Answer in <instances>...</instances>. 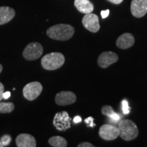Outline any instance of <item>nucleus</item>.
<instances>
[{
	"label": "nucleus",
	"instance_id": "nucleus-1",
	"mask_svg": "<svg viewBox=\"0 0 147 147\" xmlns=\"http://www.w3.org/2000/svg\"><path fill=\"white\" fill-rule=\"evenodd\" d=\"M74 31V28L68 24H57L48 29L47 34L53 40L66 41L72 38Z\"/></svg>",
	"mask_w": 147,
	"mask_h": 147
},
{
	"label": "nucleus",
	"instance_id": "nucleus-2",
	"mask_svg": "<svg viewBox=\"0 0 147 147\" xmlns=\"http://www.w3.org/2000/svg\"><path fill=\"white\" fill-rule=\"evenodd\" d=\"M119 136L121 139L125 141H131L136 139L139 134L138 128L134 121L129 119H123L119 123Z\"/></svg>",
	"mask_w": 147,
	"mask_h": 147
},
{
	"label": "nucleus",
	"instance_id": "nucleus-3",
	"mask_svg": "<svg viewBox=\"0 0 147 147\" xmlns=\"http://www.w3.org/2000/svg\"><path fill=\"white\" fill-rule=\"evenodd\" d=\"M65 63V57L61 53L54 52L45 55L42 58L41 65L47 70H55Z\"/></svg>",
	"mask_w": 147,
	"mask_h": 147
},
{
	"label": "nucleus",
	"instance_id": "nucleus-4",
	"mask_svg": "<svg viewBox=\"0 0 147 147\" xmlns=\"http://www.w3.org/2000/svg\"><path fill=\"white\" fill-rule=\"evenodd\" d=\"M44 52L43 47L39 42L29 43L23 50V56L27 61H34L39 59Z\"/></svg>",
	"mask_w": 147,
	"mask_h": 147
},
{
	"label": "nucleus",
	"instance_id": "nucleus-5",
	"mask_svg": "<svg viewBox=\"0 0 147 147\" xmlns=\"http://www.w3.org/2000/svg\"><path fill=\"white\" fill-rule=\"evenodd\" d=\"M43 87L39 82H32L27 84L23 89V94L25 99L29 101L36 100L41 94Z\"/></svg>",
	"mask_w": 147,
	"mask_h": 147
},
{
	"label": "nucleus",
	"instance_id": "nucleus-6",
	"mask_svg": "<svg viewBox=\"0 0 147 147\" xmlns=\"http://www.w3.org/2000/svg\"><path fill=\"white\" fill-rule=\"evenodd\" d=\"M82 23L84 28L92 33H97L100 29L98 16L92 12L85 14L82 19Z\"/></svg>",
	"mask_w": 147,
	"mask_h": 147
},
{
	"label": "nucleus",
	"instance_id": "nucleus-7",
	"mask_svg": "<svg viewBox=\"0 0 147 147\" xmlns=\"http://www.w3.org/2000/svg\"><path fill=\"white\" fill-rule=\"evenodd\" d=\"M99 135L105 140H114L119 136V128L110 124H104L100 127Z\"/></svg>",
	"mask_w": 147,
	"mask_h": 147
},
{
	"label": "nucleus",
	"instance_id": "nucleus-8",
	"mask_svg": "<svg viewBox=\"0 0 147 147\" xmlns=\"http://www.w3.org/2000/svg\"><path fill=\"white\" fill-rule=\"evenodd\" d=\"M119 59L117 54L112 51L103 52L97 59V64L102 68H107L110 65L116 63Z\"/></svg>",
	"mask_w": 147,
	"mask_h": 147
},
{
	"label": "nucleus",
	"instance_id": "nucleus-9",
	"mask_svg": "<svg viewBox=\"0 0 147 147\" xmlns=\"http://www.w3.org/2000/svg\"><path fill=\"white\" fill-rule=\"evenodd\" d=\"M130 9L134 17H143L147 13V0H132Z\"/></svg>",
	"mask_w": 147,
	"mask_h": 147
},
{
	"label": "nucleus",
	"instance_id": "nucleus-10",
	"mask_svg": "<svg viewBox=\"0 0 147 147\" xmlns=\"http://www.w3.org/2000/svg\"><path fill=\"white\" fill-rule=\"evenodd\" d=\"M76 101V95L71 91H61L55 96V102L59 106L72 104Z\"/></svg>",
	"mask_w": 147,
	"mask_h": 147
},
{
	"label": "nucleus",
	"instance_id": "nucleus-11",
	"mask_svg": "<svg viewBox=\"0 0 147 147\" xmlns=\"http://www.w3.org/2000/svg\"><path fill=\"white\" fill-rule=\"evenodd\" d=\"M16 144L18 147H36V140L32 135L21 134L16 137Z\"/></svg>",
	"mask_w": 147,
	"mask_h": 147
},
{
	"label": "nucleus",
	"instance_id": "nucleus-12",
	"mask_svg": "<svg viewBox=\"0 0 147 147\" xmlns=\"http://www.w3.org/2000/svg\"><path fill=\"white\" fill-rule=\"evenodd\" d=\"M135 43V38L129 33H125L118 38L116 42L117 47L120 49H127L131 47Z\"/></svg>",
	"mask_w": 147,
	"mask_h": 147
},
{
	"label": "nucleus",
	"instance_id": "nucleus-13",
	"mask_svg": "<svg viewBox=\"0 0 147 147\" xmlns=\"http://www.w3.org/2000/svg\"><path fill=\"white\" fill-rule=\"evenodd\" d=\"M15 10L8 6L0 7V25L8 23L15 16Z\"/></svg>",
	"mask_w": 147,
	"mask_h": 147
},
{
	"label": "nucleus",
	"instance_id": "nucleus-14",
	"mask_svg": "<svg viewBox=\"0 0 147 147\" xmlns=\"http://www.w3.org/2000/svg\"><path fill=\"white\" fill-rule=\"evenodd\" d=\"M74 5L79 12L83 14L91 13L94 10V5L89 0H75Z\"/></svg>",
	"mask_w": 147,
	"mask_h": 147
},
{
	"label": "nucleus",
	"instance_id": "nucleus-15",
	"mask_svg": "<svg viewBox=\"0 0 147 147\" xmlns=\"http://www.w3.org/2000/svg\"><path fill=\"white\" fill-rule=\"evenodd\" d=\"M101 111H102V115L106 116V117H108V118L112 119L114 121H118L120 119V116H119V114L116 113L114 111L112 106L108 105L104 106L101 109Z\"/></svg>",
	"mask_w": 147,
	"mask_h": 147
},
{
	"label": "nucleus",
	"instance_id": "nucleus-16",
	"mask_svg": "<svg viewBox=\"0 0 147 147\" xmlns=\"http://www.w3.org/2000/svg\"><path fill=\"white\" fill-rule=\"evenodd\" d=\"M49 143L53 147H66L67 146V140L61 136H53L49 139Z\"/></svg>",
	"mask_w": 147,
	"mask_h": 147
},
{
	"label": "nucleus",
	"instance_id": "nucleus-17",
	"mask_svg": "<svg viewBox=\"0 0 147 147\" xmlns=\"http://www.w3.org/2000/svg\"><path fill=\"white\" fill-rule=\"evenodd\" d=\"M14 109L12 102H0V113H11Z\"/></svg>",
	"mask_w": 147,
	"mask_h": 147
},
{
	"label": "nucleus",
	"instance_id": "nucleus-18",
	"mask_svg": "<svg viewBox=\"0 0 147 147\" xmlns=\"http://www.w3.org/2000/svg\"><path fill=\"white\" fill-rule=\"evenodd\" d=\"M0 140L1 141L3 146H7L10 144L11 140H12V138H11L10 136L9 135H4L1 138Z\"/></svg>",
	"mask_w": 147,
	"mask_h": 147
},
{
	"label": "nucleus",
	"instance_id": "nucleus-19",
	"mask_svg": "<svg viewBox=\"0 0 147 147\" xmlns=\"http://www.w3.org/2000/svg\"><path fill=\"white\" fill-rule=\"evenodd\" d=\"M84 122L86 123L87 127H93L95 126V125L94 124V119L92 117H88L87 119H84Z\"/></svg>",
	"mask_w": 147,
	"mask_h": 147
},
{
	"label": "nucleus",
	"instance_id": "nucleus-20",
	"mask_svg": "<svg viewBox=\"0 0 147 147\" xmlns=\"http://www.w3.org/2000/svg\"><path fill=\"white\" fill-rule=\"evenodd\" d=\"M123 105V111L124 114H128L129 113V106L128 105V102L126 100H123L122 102Z\"/></svg>",
	"mask_w": 147,
	"mask_h": 147
},
{
	"label": "nucleus",
	"instance_id": "nucleus-21",
	"mask_svg": "<svg viewBox=\"0 0 147 147\" xmlns=\"http://www.w3.org/2000/svg\"><path fill=\"white\" fill-rule=\"evenodd\" d=\"M93 146H95L94 145L92 144L91 143L87 142H81L78 145V147H93Z\"/></svg>",
	"mask_w": 147,
	"mask_h": 147
},
{
	"label": "nucleus",
	"instance_id": "nucleus-22",
	"mask_svg": "<svg viewBox=\"0 0 147 147\" xmlns=\"http://www.w3.org/2000/svg\"><path fill=\"white\" fill-rule=\"evenodd\" d=\"M110 14V10H102L101 11V16H102V18L103 19L107 18L108 15Z\"/></svg>",
	"mask_w": 147,
	"mask_h": 147
},
{
	"label": "nucleus",
	"instance_id": "nucleus-23",
	"mask_svg": "<svg viewBox=\"0 0 147 147\" xmlns=\"http://www.w3.org/2000/svg\"><path fill=\"white\" fill-rule=\"evenodd\" d=\"M3 93H4V86L1 82H0V101L2 100Z\"/></svg>",
	"mask_w": 147,
	"mask_h": 147
},
{
	"label": "nucleus",
	"instance_id": "nucleus-24",
	"mask_svg": "<svg viewBox=\"0 0 147 147\" xmlns=\"http://www.w3.org/2000/svg\"><path fill=\"white\" fill-rule=\"evenodd\" d=\"M108 1L114 3V4H120L123 2V0H108Z\"/></svg>",
	"mask_w": 147,
	"mask_h": 147
},
{
	"label": "nucleus",
	"instance_id": "nucleus-25",
	"mask_svg": "<svg viewBox=\"0 0 147 147\" xmlns=\"http://www.w3.org/2000/svg\"><path fill=\"white\" fill-rule=\"evenodd\" d=\"M10 95H11V94H10V92H9V91H6L5 93H3V98H4V99H8L9 97H10Z\"/></svg>",
	"mask_w": 147,
	"mask_h": 147
},
{
	"label": "nucleus",
	"instance_id": "nucleus-26",
	"mask_svg": "<svg viewBox=\"0 0 147 147\" xmlns=\"http://www.w3.org/2000/svg\"><path fill=\"white\" fill-rule=\"evenodd\" d=\"M81 121H82L81 118H80V117H78V116H77V117H76L74 119V122L75 123H78L81 122Z\"/></svg>",
	"mask_w": 147,
	"mask_h": 147
},
{
	"label": "nucleus",
	"instance_id": "nucleus-27",
	"mask_svg": "<svg viewBox=\"0 0 147 147\" xmlns=\"http://www.w3.org/2000/svg\"><path fill=\"white\" fill-rule=\"evenodd\" d=\"M2 69H3V66L1 64H0V74H1V71H2Z\"/></svg>",
	"mask_w": 147,
	"mask_h": 147
},
{
	"label": "nucleus",
	"instance_id": "nucleus-28",
	"mask_svg": "<svg viewBox=\"0 0 147 147\" xmlns=\"http://www.w3.org/2000/svg\"><path fill=\"white\" fill-rule=\"evenodd\" d=\"M4 146H3V144H2V142H1V141L0 140V147H3Z\"/></svg>",
	"mask_w": 147,
	"mask_h": 147
}]
</instances>
